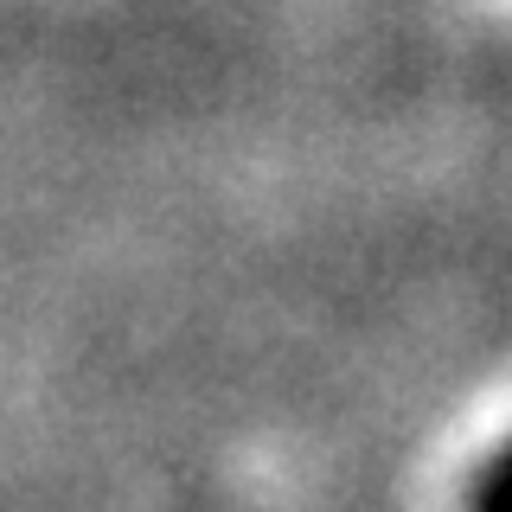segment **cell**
<instances>
[{"instance_id": "1", "label": "cell", "mask_w": 512, "mask_h": 512, "mask_svg": "<svg viewBox=\"0 0 512 512\" xmlns=\"http://www.w3.org/2000/svg\"><path fill=\"white\" fill-rule=\"evenodd\" d=\"M474 512H512V448L493 461V474H487V487H480Z\"/></svg>"}]
</instances>
